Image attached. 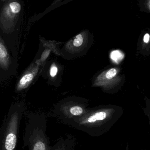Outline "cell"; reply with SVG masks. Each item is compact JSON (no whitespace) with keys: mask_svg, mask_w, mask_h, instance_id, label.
I'll return each mask as SVG.
<instances>
[{"mask_svg":"<svg viewBox=\"0 0 150 150\" xmlns=\"http://www.w3.org/2000/svg\"><path fill=\"white\" fill-rule=\"evenodd\" d=\"M26 115L27 120L23 137L24 147H28L29 150H64L60 142L50 146L46 132V119L44 115L32 112Z\"/></svg>","mask_w":150,"mask_h":150,"instance_id":"6da1fadb","label":"cell"},{"mask_svg":"<svg viewBox=\"0 0 150 150\" xmlns=\"http://www.w3.org/2000/svg\"><path fill=\"white\" fill-rule=\"evenodd\" d=\"M25 108L23 101L11 105L0 129V150H16L20 121Z\"/></svg>","mask_w":150,"mask_h":150,"instance_id":"7a4b0ae2","label":"cell"},{"mask_svg":"<svg viewBox=\"0 0 150 150\" xmlns=\"http://www.w3.org/2000/svg\"><path fill=\"white\" fill-rule=\"evenodd\" d=\"M49 54L48 51L44 48L42 51L41 47L39 46L34 59L17 82L15 87V92L16 93L26 92L36 81L41 74L44 63Z\"/></svg>","mask_w":150,"mask_h":150,"instance_id":"3957f363","label":"cell"},{"mask_svg":"<svg viewBox=\"0 0 150 150\" xmlns=\"http://www.w3.org/2000/svg\"><path fill=\"white\" fill-rule=\"evenodd\" d=\"M18 60L14 58L9 48L0 35V83L17 75Z\"/></svg>","mask_w":150,"mask_h":150,"instance_id":"277c9868","label":"cell"},{"mask_svg":"<svg viewBox=\"0 0 150 150\" xmlns=\"http://www.w3.org/2000/svg\"><path fill=\"white\" fill-rule=\"evenodd\" d=\"M111 59L116 63H118L123 59L124 54L119 51L116 50L112 52L111 54Z\"/></svg>","mask_w":150,"mask_h":150,"instance_id":"5b68a950","label":"cell"},{"mask_svg":"<svg viewBox=\"0 0 150 150\" xmlns=\"http://www.w3.org/2000/svg\"><path fill=\"white\" fill-rule=\"evenodd\" d=\"M10 7L11 11L14 13H18L21 10V5L19 3L16 2L11 3L10 4Z\"/></svg>","mask_w":150,"mask_h":150,"instance_id":"8992f818","label":"cell"},{"mask_svg":"<svg viewBox=\"0 0 150 150\" xmlns=\"http://www.w3.org/2000/svg\"><path fill=\"white\" fill-rule=\"evenodd\" d=\"M70 112L71 114L74 115H79L83 112V109L79 106H74L71 108Z\"/></svg>","mask_w":150,"mask_h":150,"instance_id":"52a82bcc","label":"cell"},{"mask_svg":"<svg viewBox=\"0 0 150 150\" xmlns=\"http://www.w3.org/2000/svg\"><path fill=\"white\" fill-rule=\"evenodd\" d=\"M83 42V38L81 34H79L76 37L73 42V44L75 46L78 47L82 44Z\"/></svg>","mask_w":150,"mask_h":150,"instance_id":"ba28073f","label":"cell"},{"mask_svg":"<svg viewBox=\"0 0 150 150\" xmlns=\"http://www.w3.org/2000/svg\"><path fill=\"white\" fill-rule=\"evenodd\" d=\"M57 73H58V68L57 67L55 66V64H52L49 70V76L52 78L54 77L57 75Z\"/></svg>","mask_w":150,"mask_h":150,"instance_id":"9c48e42d","label":"cell"},{"mask_svg":"<svg viewBox=\"0 0 150 150\" xmlns=\"http://www.w3.org/2000/svg\"><path fill=\"white\" fill-rule=\"evenodd\" d=\"M116 74H117L116 69L114 68L111 69L107 73L106 76L108 79H112L116 76Z\"/></svg>","mask_w":150,"mask_h":150,"instance_id":"30bf717a","label":"cell"},{"mask_svg":"<svg viewBox=\"0 0 150 150\" xmlns=\"http://www.w3.org/2000/svg\"><path fill=\"white\" fill-rule=\"evenodd\" d=\"M150 35L149 33H146L144 37V41L145 43H148L149 41Z\"/></svg>","mask_w":150,"mask_h":150,"instance_id":"8fae6325","label":"cell"}]
</instances>
